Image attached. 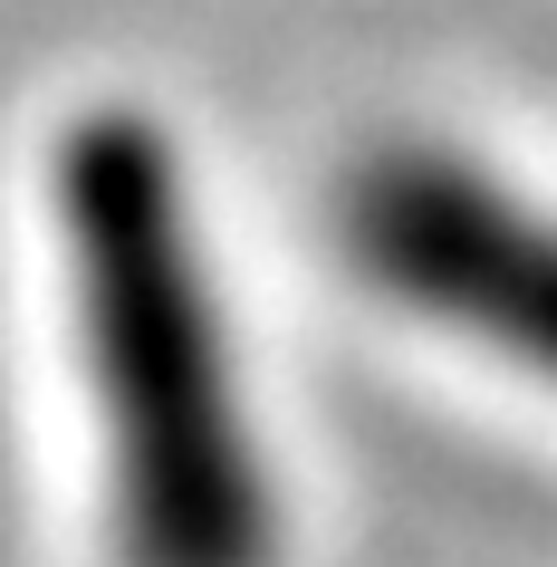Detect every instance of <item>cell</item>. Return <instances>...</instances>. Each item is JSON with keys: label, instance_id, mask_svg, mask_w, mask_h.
<instances>
[{"label": "cell", "instance_id": "1", "mask_svg": "<svg viewBox=\"0 0 557 567\" xmlns=\"http://www.w3.org/2000/svg\"><path fill=\"white\" fill-rule=\"evenodd\" d=\"M49 183L116 567H279V472L183 145L145 106H87Z\"/></svg>", "mask_w": 557, "mask_h": 567}, {"label": "cell", "instance_id": "2", "mask_svg": "<svg viewBox=\"0 0 557 567\" xmlns=\"http://www.w3.org/2000/svg\"><path fill=\"white\" fill-rule=\"evenodd\" d=\"M347 269L423 328L557 385V212L452 145H375L337 183Z\"/></svg>", "mask_w": 557, "mask_h": 567}]
</instances>
